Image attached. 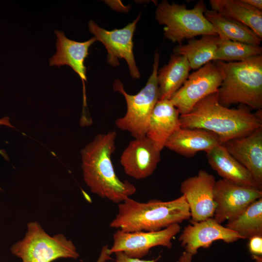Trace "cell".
Listing matches in <instances>:
<instances>
[{"mask_svg":"<svg viewBox=\"0 0 262 262\" xmlns=\"http://www.w3.org/2000/svg\"><path fill=\"white\" fill-rule=\"evenodd\" d=\"M116 132L99 133L81 150L84 181L91 191L102 198L119 204L136 192L128 180L116 175L112 161L115 150Z\"/></svg>","mask_w":262,"mask_h":262,"instance_id":"cell-1","label":"cell"},{"mask_svg":"<svg viewBox=\"0 0 262 262\" xmlns=\"http://www.w3.org/2000/svg\"><path fill=\"white\" fill-rule=\"evenodd\" d=\"M181 128L200 129L215 134L221 143L247 135L262 127V110L252 113L246 106L236 109L221 105L217 92L197 102L180 116Z\"/></svg>","mask_w":262,"mask_h":262,"instance_id":"cell-2","label":"cell"},{"mask_svg":"<svg viewBox=\"0 0 262 262\" xmlns=\"http://www.w3.org/2000/svg\"><path fill=\"white\" fill-rule=\"evenodd\" d=\"M190 217L189 206L182 195L165 201L152 199L141 202L129 197L118 204L117 213L110 226L126 232L153 231Z\"/></svg>","mask_w":262,"mask_h":262,"instance_id":"cell-3","label":"cell"},{"mask_svg":"<svg viewBox=\"0 0 262 262\" xmlns=\"http://www.w3.org/2000/svg\"><path fill=\"white\" fill-rule=\"evenodd\" d=\"M213 62L222 75V82L217 91L220 103L227 107L240 103L261 110L262 55L240 62Z\"/></svg>","mask_w":262,"mask_h":262,"instance_id":"cell-4","label":"cell"},{"mask_svg":"<svg viewBox=\"0 0 262 262\" xmlns=\"http://www.w3.org/2000/svg\"><path fill=\"white\" fill-rule=\"evenodd\" d=\"M206 6L200 0L192 9L185 4L169 3L163 0L155 11V19L164 25V34L173 43L181 45L186 39L198 35H218L213 27L204 16Z\"/></svg>","mask_w":262,"mask_h":262,"instance_id":"cell-5","label":"cell"},{"mask_svg":"<svg viewBox=\"0 0 262 262\" xmlns=\"http://www.w3.org/2000/svg\"><path fill=\"white\" fill-rule=\"evenodd\" d=\"M159 58V53L156 51L152 73L145 86L136 94L127 93L119 80H115L113 84L114 90L124 97L127 104L125 115L117 118L115 125L118 129L129 132L134 138L146 136L150 115L159 100L157 72Z\"/></svg>","mask_w":262,"mask_h":262,"instance_id":"cell-6","label":"cell"},{"mask_svg":"<svg viewBox=\"0 0 262 262\" xmlns=\"http://www.w3.org/2000/svg\"><path fill=\"white\" fill-rule=\"evenodd\" d=\"M11 251L22 262H52L59 258L79 257L71 240L62 234L49 235L36 221L27 224L24 237L12 246Z\"/></svg>","mask_w":262,"mask_h":262,"instance_id":"cell-7","label":"cell"},{"mask_svg":"<svg viewBox=\"0 0 262 262\" xmlns=\"http://www.w3.org/2000/svg\"><path fill=\"white\" fill-rule=\"evenodd\" d=\"M222 82L220 69L214 62H210L189 75L170 100L180 115L186 114L200 100L217 92Z\"/></svg>","mask_w":262,"mask_h":262,"instance_id":"cell-8","label":"cell"},{"mask_svg":"<svg viewBox=\"0 0 262 262\" xmlns=\"http://www.w3.org/2000/svg\"><path fill=\"white\" fill-rule=\"evenodd\" d=\"M140 16L141 14L124 28L111 31L99 27L93 20L88 22L89 32L107 50L108 64L116 66L119 65V60L124 59L128 64L131 76L134 79H139L140 73L134 59L132 38Z\"/></svg>","mask_w":262,"mask_h":262,"instance_id":"cell-9","label":"cell"},{"mask_svg":"<svg viewBox=\"0 0 262 262\" xmlns=\"http://www.w3.org/2000/svg\"><path fill=\"white\" fill-rule=\"evenodd\" d=\"M180 230L179 224L153 231L126 232L117 229L113 234V244L109 248V254L122 252L131 258L141 259L155 246L171 248L172 240Z\"/></svg>","mask_w":262,"mask_h":262,"instance_id":"cell-10","label":"cell"},{"mask_svg":"<svg viewBox=\"0 0 262 262\" xmlns=\"http://www.w3.org/2000/svg\"><path fill=\"white\" fill-rule=\"evenodd\" d=\"M213 194L216 205L213 218L221 224L236 217L251 203L262 198V190L222 179L215 181Z\"/></svg>","mask_w":262,"mask_h":262,"instance_id":"cell-11","label":"cell"},{"mask_svg":"<svg viewBox=\"0 0 262 262\" xmlns=\"http://www.w3.org/2000/svg\"><path fill=\"white\" fill-rule=\"evenodd\" d=\"M215 181L212 174L200 170L196 175L181 183L180 192L189 207L191 223L213 217L216 207L213 194Z\"/></svg>","mask_w":262,"mask_h":262,"instance_id":"cell-12","label":"cell"},{"mask_svg":"<svg viewBox=\"0 0 262 262\" xmlns=\"http://www.w3.org/2000/svg\"><path fill=\"white\" fill-rule=\"evenodd\" d=\"M242 239L235 232L218 223L213 218L191 223L179 238L185 251L194 256L200 248H207L213 242L222 240L227 243Z\"/></svg>","mask_w":262,"mask_h":262,"instance_id":"cell-13","label":"cell"},{"mask_svg":"<svg viewBox=\"0 0 262 262\" xmlns=\"http://www.w3.org/2000/svg\"><path fill=\"white\" fill-rule=\"evenodd\" d=\"M160 152L147 136L134 138L122 152L120 163L127 175L144 179L155 170L161 160Z\"/></svg>","mask_w":262,"mask_h":262,"instance_id":"cell-14","label":"cell"},{"mask_svg":"<svg viewBox=\"0 0 262 262\" xmlns=\"http://www.w3.org/2000/svg\"><path fill=\"white\" fill-rule=\"evenodd\" d=\"M228 152L250 173L262 188V127L250 133L222 144Z\"/></svg>","mask_w":262,"mask_h":262,"instance_id":"cell-15","label":"cell"},{"mask_svg":"<svg viewBox=\"0 0 262 262\" xmlns=\"http://www.w3.org/2000/svg\"><path fill=\"white\" fill-rule=\"evenodd\" d=\"M180 114L170 99L159 100L150 115L146 134L161 151L168 139L181 128Z\"/></svg>","mask_w":262,"mask_h":262,"instance_id":"cell-16","label":"cell"},{"mask_svg":"<svg viewBox=\"0 0 262 262\" xmlns=\"http://www.w3.org/2000/svg\"><path fill=\"white\" fill-rule=\"evenodd\" d=\"M57 36L56 52L49 59V65L69 66L80 77L84 84L87 81L84 61L90 47L97 39L93 37L85 42H78L66 37L64 32L55 31Z\"/></svg>","mask_w":262,"mask_h":262,"instance_id":"cell-17","label":"cell"},{"mask_svg":"<svg viewBox=\"0 0 262 262\" xmlns=\"http://www.w3.org/2000/svg\"><path fill=\"white\" fill-rule=\"evenodd\" d=\"M220 144L219 138L212 132L180 128L168 139L164 147L180 155L192 157L199 151L207 152Z\"/></svg>","mask_w":262,"mask_h":262,"instance_id":"cell-18","label":"cell"},{"mask_svg":"<svg viewBox=\"0 0 262 262\" xmlns=\"http://www.w3.org/2000/svg\"><path fill=\"white\" fill-rule=\"evenodd\" d=\"M206 153L209 164L223 179L260 189L249 171L233 158L222 144Z\"/></svg>","mask_w":262,"mask_h":262,"instance_id":"cell-19","label":"cell"},{"mask_svg":"<svg viewBox=\"0 0 262 262\" xmlns=\"http://www.w3.org/2000/svg\"><path fill=\"white\" fill-rule=\"evenodd\" d=\"M191 69L184 56L172 54L168 63L158 70L159 100L170 99L185 82Z\"/></svg>","mask_w":262,"mask_h":262,"instance_id":"cell-20","label":"cell"},{"mask_svg":"<svg viewBox=\"0 0 262 262\" xmlns=\"http://www.w3.org/2000/svg\"><path fill=\"white\" fill-rule=\"evenodd\" d=\"M212 10L248 27L262 38V11L243 0H210Z\"/></svg>","mask_w":262,"mask_h":262,"instance_id":"cell-21","label":"cell"},{"mask_svg":"<svg viewBox=\"0 0 262 262\" xmlns=\"http://www.w3.org/2000/svg\"><path fill=\"white\" fill-rule=\"evenodd\" d=\"M204 16L220 38L260 46L262 38L244 24L212 10L206 9Z\"/></svg>","mask_w":262,"mask_h":262,"instance_id":"cell-22","label":"cell"},{"mask_svg":"<svg viewBox=\"0 0 262 262\" xmlns=\"http://www.w3.org/2000/svg\"><path fill=\"white\" fill-rule=\"evenodd\" d=\"M219 37L218 35H205L199 39H189L187 44L179 45L174 53L184 56L191 69H198L207 63L214 61Z\"/></svg>","mask_w":262,"mask_h":262,"instance_id":"cell-23","label":"cell"},{"mask_svg":"<svg viewBox=\"0 0 262 262\" xmlns=\"http://www.w3.org/2000/svg\"><path fill=\"white\" fill-rule=\"evenodd\" d=\"M225 227L242 239L262 236V197L251 203L237 216L228 220Z\"/></svg>","mask_w":262,"mask_h":262,"instance_id":"cell-24","label":"cell"},{"mask_svg":"<svg viewBox=\"0 0 262 262\" xmlns=\"http://www.w3.org/2000/svg\"><path fill=\"white\" fill-rule=\"evenodd\" d=\"M262 53L260 46L219 37L213 61L240 62Z\"/></svg>","mask_w":262,"mask_h":262,"instance_id":"cell-25","label":"cell"},{"mask_svg":"<svg viewBox=\"0 0 262 262\" xmlns=\"http://www.w3.org/2000/svg\"><path fill=\"white\" fill-rule=\"evenodd\" d=\"M248 249L252 256L262 255V236H255L249 239Z\"/></svg>","mask_w":262,"mask_h":262,"instance_id":"cell-26","label":"cell"},{"mask_svg":"<svg viewBox=\"0 0 262 262\" xmlns=\"http://www.w3.org/2000/svg\"><path fill=\"white\" fill-rule=\"evenodd\" d=\"M115 258L111 262H155L156 260H144L141 259L131 258L123 252H117L115 253Z\"/></svg>","mask_w":262,"mask_h":262,"instance_id":"cell-27","label":"cell"},{"mask_svg":"<svg viewBox=\"0 0 262 262\" xmlns=\"http://www.w3.org/2000/svg\"><path fill=\"white\" fill-rule=\"evenodd\" d=\"M109 248L107 245L102 247L99 257L96 262H106L109 260H112L111 255L109 254Z\"/></svg>","mask_w":262,"mask_h":262,"instance_id":"cell-28","label":"cell"},{"mask_svg":"<svg viewBox=\"0 0 262 262\" xmlns=\"http://www.w3.org/2000/svg\"><path fill=\"white\" fill-rule=\"evenodd\" d=\"M1 125L6 126L10 128H14V127H13V126L11 124L9 118L7 116H4L1 118H0V127ZM0 155H2L5 160L7 161H9V157L6 151L3 149H0Z\"/></svg>","mask_w":262,"mask_h":262,"instance_id":"cell-29","label":"cell"},{"mask_svg":"<svg viewBox=\"0 0 262 262\" xmlns=\"http://www.w3.org/2000/svg\"><path fill=\"white\" fill-rule=\"evenodd\" d=\"M244 2L250 6L262 11V0H243Z\"/></svg>","mask_w":262,"mask_h":262,"instance_id":"cell-30","label":"cell"},{"mask_svg":"<svg viewBox=\"0 0 262 262\" xmlns=\"http://www.w3.org/2000/svg\"><path fill=\"white\" fill-rule=\"evenodd\" d=\"M193 256L192 254L184 251L179 258V262H192Z\"/></svg>","mask_w":262,"mask_h":262,"instance_id":"cell-31","label":"cell"}]
</instances>
